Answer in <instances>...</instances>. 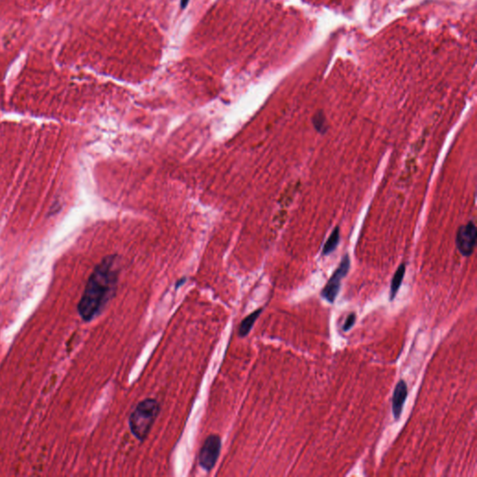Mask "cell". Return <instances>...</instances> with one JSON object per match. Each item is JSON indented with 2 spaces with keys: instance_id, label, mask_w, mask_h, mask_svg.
<instances>
[{
  "instance_id": "52a82bcc",
  "label": "cell",
  "mask_w": 477,
  "mask_h": 477,
  "mask_svg": "<svg viewBox=\"0 0 477 477\" xmlns=\"http://www.w3.org/2000/svg\"><path fill=\"white\" fill-rule=\"evenodd\" d=\"M404 274H405V265L403 263V264L399 266L398 269L395 271L392 282H391V291H390V300L391 301H393V299L396 297L399 289L402 285Z\"/></svg>"
},
{
  "instance_id": "9c48e42d",
  "label": "cell",
  "mask_w": 477,
  "mask_h": 477,
  "mask_svg": "<svg viewBox=\"0 0 477 477\" xmlns=\"http://www.w3.org/2000/svg\"><path fill=\"white\" fill-rule=\"evenodd\" d=\"M340 240V232H339V228L337 227L332 231L331 234L329 236L328 240L326 241L325 246L323 248V256H328L333 253L339 243Z\"/></svg>"
},
{
  "instance_id": "8fae6325",
  "label": "cell",
  "mask_w": 477,
  "mask_h": 477,
  "mask_svg": "<svg viewBox=\"0 0 477 477\" xmlns=\"http://www.w3.org/2000/svg\"><path fill=\"white\" fill-rule=\"evenodd\" d=\"M355 322H356V314L355 313H351L347 317V319H346L344 325H343V331L347 332L351 330L355 325Z\"/></svg>"
},
{
  "instance_id": "7c38bea8",
  "label": "cell",
  "mask_w": 477,
  "mask_h": 477,
  "mask_svg": "<svg viewBox=\"0 0 477 477\" xmlns=\"http://www.w3.org/2000/svg\"><path fill=\"white\" fill-rule=\"evenodd\" d=\"M189 0H181V8L182 9H185V7L187 6Z\"/></svg>"
},
{
  "instance_id": "277c9868",
  "label": "cell",
  "mask_w": 477,
  "mask_h": 477,
  "mask_svg": "<svg viewBox=\"0 0 477 477\" xmlns=\"http://www.w3.org/2000/svg\"><path fill=\"white\" fill-rule=\"evenodd\" d=\"M221 450V439L216 434L208 436L199 453V463L205 471L213 470Z\"/></svg>"
},
{
  "instance_id": "30bf717a",
  "label": "cell",
  "mask_w": 477,
  "mask_h": 477,
  "mask_svg": "<svg viewBox=\"0 0 477 477\" xmlns=\"http://www.w3.org/2000/svg\"><path fill=\"white\" fill-rule=\"evenodd\" d=\"M312 124L315 129L320 134H326L327 131V124L326 118L323 111H318L312 118Z\"/></svg>"
},
{
  "instance_id": "7a4b0ae2",
  "label": "cell",
  "mask_w": 477,
  "mask_h": 477,
  "mask_svg": "<svg viewBox=\"0 0 477 477\" xmlns=\"http://www.w3.org/2000/svg\"><path fill=\"white\" fill-rule=\"evenodd\" d=\"M161 411L157 400L147 398L141 401L130 416V429L136 439L144 441L151 430Z\"/></svg>"
},
{
  "instance_id": "6da1fadb",
  "label": "cell",
  "mask_w": 477,
  "mask_h": 477,
  "mask_svg": "<svg viewBox=\"0 0 477 477\" xmlns=\"http://www.w3.org/2000/svg\"><path fill=\"white\" fill-rule=\"evenodd\" d=\"M118 273L115 257H107L96 266L78 306L83 320L89 322L96 318L112 299L118 287Z\"/></svg>"
},
{
  "instance_id": "8992f818",
  "label": "cell",
  "mask_w": 477,
  "mask_h": 477,
  "mask_svg": "<svg viewBox=\"0 0 477 477\" xmlns=\"http://www.w3.org/2000/svg\"><path fill=\"white\" fill-rule=\"evenodd\" d=\"M407 394H408V388H407L406 382L404 381V379H400L393 391L392 408H393V418L395 421H398L401 418L404 403L407 399Z\"/></svg>"
},
{
  "instance_id": "3957f363",
  "label": "cell",
  "mask_w": 477,
  "mask_h": 477,
  "mask_svg": "<svg viewBox=\"0 0 477 477\" xmlns=\"http://www.w3.org/2000/svg\"><path fill=\"white\" fill-rule=\"evenodd\" d=\"M351 268V260L348 255L343 258L337 270L333 273L331 278L326 282V287L321 292V297L326 299L327 302L333 304L337 299L341 289V281L348 274Z\"/></svg>"
},
{
  "instance_id": "5b68a950",
  "label": "cell",
  "mask_w": 477,
  "mask_h": 477,
  "mask_svg": "<svg viewBox=\"0 0 477 477\" xmlns=\"http://www.w3.org/2000/svg\"><path fill=\"white\" fill-rule=\"evenodd\" d=\"M476 227L472 221L460 226L457 232L456 244L463 257H470L473 253L476 244Z\"/></svg>"
},
{
  "instance_id": "ba28073f",
  "label": "cell",
  "mask_w": 477,
  "mask_h": 477,
  "mask_svg": "<svg viewBox=\"0 0 477 477\" xmlns=\"http://www.w3.org/2000/svg\"><path fill=\"white\" fill-rule=\"evenodd\" d=\"M262 310H263V309H257L242 320V324L239 327V336L240 337H244L247 336L250 331L252 330L256 321L258 320V318L261 314Z\"/></svg>"
}]
</instances>
